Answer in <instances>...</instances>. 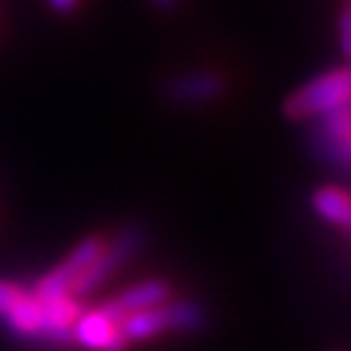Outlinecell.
Returning a JSON list of instances; mask_svg holds the SVG:
<instances>
[{"mask_svg": "<svg viewBox=\"0 0 351 351\" xmlns=\"http://www.w3.org/2000/svg\"><path fill=\"white\" fill-rule=\"evenodd\" d=\"M349 107V71L333 68L315 75L284 101V114L294 123L302 120H320L326 114Z\"/></svg>", "mask_w": 351, "mask_h": 351, "instance_id": "obj_1", "label": "cell"}, {"mask_svg": "<svg viewBox=\"0 0 351 351\" xmlns=\"http://www.w3.org/2000/svg\"><path fill=\"white\" fill-rule=\"evenodd\" d=\"M71 339L78 341L86 351L128 349V341L123 336V330H120V320L107 304H101L97 310H88V313H81Z\"/></svg>", "mask_w": 351, "mask_h": 351, "instance_id": "obj_2", "label": "cell"}, {"mask_svg": "<svg viewBox=\"0 0 351 351\" xmlns=\"http://www.w3.org/2000/svg\"><path fill=\"white\" fill-rule=\"evenodd\" d=\"M315 143L317 151L326 156L328 162L343 164L349 162V146H351V133H349V107H341L336 112L326 114L320 120H315Z\"/></svg>", "mask_w": 351, "mask_h": 351, "instance_id": "obj_3", "label": "cell"}, {"mask_svg": "<svg viewBox=\"0 0 351 351\" xmlns=\"http://www.w3.org/2000/svg\"><path fill=\"white\" fill-rule=\"evenodd\" d=\"M226 81L216 71H190L185 75H177L169 84V97L182 104H203L213 101L224 94Z\"/></svg>", "mask_w": 351, "mask_h": 351, "instance_id": "obj_4", "label": "cell"}, {"mask_svg": "<svg viewBox=\"0 0 351 351\" xmlns=\"http://www.w3.org/2000/svg\"><path fill=\"white\" fill-rule=\"evenodd\" d=\"M313 208L317 216H323L328 224L339 226V229H349L351 224V206H349V193L336 185L315 190L313 195Z\"/></svg>", "mask_w": 351, "mask_h": 351, "instance_id": "obj_5", "label": "cell"}, {"mask_svg": "<svg viewBox=\"0 0 351 351\" xmlns=\"http://www.w3.org/2000/svg\"><path fill=\"white\" fill-rule=\"evenodd\" d=\"M24 291L26 287H21V284H13V281L0 278V320L19 304V300L24 297Z\"/></svg>", "mask_w": 351, "mask_h": 351, "instance_id": "obj_6", "label": "cell"}, {"mask_svg": "<svg viewBox=\"0 0 351 351\" xmlns=\"http://www.w3.org/2000/svg\"><path fill=\"white\" fill-rule=\"evenodd\" d=\"M58 13H73L81 0H47Z\"/></svg>", "mask_w": 351, "mask_h": 351, "instance_id": "obj_7", "label": "cell"}, {"mask_svg": "<svg viewBox=\"0 0 351 351\" xmlns=\"http://www.w3.org/2000/svg\"><path fill=\"white\" fill-rule=\"evenodd\" d=\"M349 11H343V16H341V47H343V52H349Z\"/></svg>", "mask_w": 351, "mask_h": 351, "instance_id": "obj_8", "label": "cell"}, {"mask_svg": "<svg viewBox=\"0 0 351 351\" xmlns=\"http://www.w3.org/2000/svg\"><path fill=\"white\" fill-rule=\"evenodd\" d=\"M154 3H156L159 8H172V5H175L177 0H154Z\"/></svg>", "mask_w": 351, "mask_h": 351, "instance_id": "obj_9", "label": "cell"}]
</instances>
